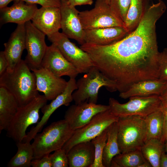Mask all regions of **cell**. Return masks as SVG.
<instances>
[{
	"mask_svg": "<svg viewBox=\"0 0 167 167\" xmlns=\"http://www.w3.org/2000/svg\"><path fill=\"white\" fill-rule=\"evenodd\" d=\"M61 18L60 7L41 6L37 10L31 21L35 27L48 36L59 32Z\"/></svg>",
	"mask_w": 167,
	"mask_h": 167,
	"instance_id": "17",
	"label": "cell"
},
{
	"mask_svg": "<svg viewBox=\"0 0 167 167\" xmlns=\"http://www.w3.org/2000/svg\"><path fill=\"white\" fill-rule=\"evenodd\" d=\"M14 96L6 88L0 86V133L6 130L19 107Z\"/></svg>",
	"mask_w": 167,
	"mask_h": 167,
	"instance_id": "22",
	"label": "cell"
},
{
	"mask_svg": "<svg viewBox=\"0 0 167 167\" xmlns=\"http://www.w3.org/2000/svg\"><path fill=\"white\" fill-rule=\"evenodd\" d=\"M118 126L116 122L111 124L107 128V139L102 157L104 167H110L113 158L121 153L118 144Z\"/></svg>",
	"mask_w": 167,
	"mask_h": 167,
	"instance_id": "23",
	"label": "cell"
},
{
	"mask_svg": "<svg viewBox=\"0 0 167 167\" xmlns=\"http://www.w3.org/2000/svg\"><path fill=\"white\" fill-rule=\"evenodd\" d=\"M77 89L73 93L75 104L84 102L96 104L99 91L104 87L110 92L117 91L116 83L105 75L94 66L76 82Z\"/></svg>",
	"mask_w": 167,
	"mask_h": 167,
	"instance_id": "4",
	"label": "cell"
},
{
	"mask_svg": "<svg viewBox=\"0 0 167 167\" xmlns=\"http://www.w3.org/2000/svg\"><path fill=\"white\" fill-rule=\"evenodd\" d=\"M144 0H131L130 6L124 22V27L130 32L138 26L143 14Z\"/></svg>",
	"mask_w": 167,
	"mask_h": 167,
	"instance_id": "28",
	"label": "cell"
},
{
	"mask_svg": "<svg viewBox=\"0 0 167 167\" xmlns=\"http://www.w3.org/2000/svg\"><path fill=\"white\" fill-rule=\"evenodd\" d=\"M167 87V81L159 78L145 80L134 83L126 91L120 93L119 96L124 99L133 96H160Z\"/></svg>",
	"mask_w": 167,
	"mask_h": 167,
	"instance_id": "20",
	"label": "cell"
},
{
	"mask_svg": "<svg viewBox=\"0 0 167 167\" xmlns=\"http://www.w3.org/2000/svg\"><path fill=\"white\" fill-rule=\"evenodd\" d=\"M25 26L27 52L25 60L31 69L40 68L48 47L45 40L46 35L35 27L31 20L27 22Z\"/></svg>",
	"mask_w": 167,
	"mask_h": 167,
	"instance_id": "10",
	"label": "cell"
},
{
	"mask_svg": "<svg viewBox=\"0 0 167 167\" xmlns=\"http://www.w3.org/2000/svg\"><path fill=\"white\" fill-rule=\"evenodd\" d=\"M21 0L30 4H39L42 7H60V0Z\"/></svg>",
	"mask_w": 167,
	"mask_h": 167,
	"instance_id": "33",
	"label": "cell"
},
{
	"mask_svg": "<svg viewBox=\"0 0 167 167\" xmlns=\"http://www.w3.org/2000/svg\"><path fill=\"white\" fill-rule=\"evenodd\" d=\"M108 128L91 141L95 148L94 161L91 167H104L102 157L103 151L107 139Z\"/></svg>",
	"mask_w": 167,
	"mask_h": 167,
	"instance_id": "29",
	"label": "cell"
},
{
	"mask_svg": "<svg viewBox=\"0 0 167 167\" xmlns=\"http://www.w3.org/2000/svg\"><path fill=\"white\" fill-rule=\"evenodd\" d=\"M74 131L64 119L51 123L37 133L33 139L32 145L33 159L49 155L62 148Z\"/></svg>",
	"mask_w": 167,
	"mask_h": 167,
	"instance_id": "2",
	"label": "cell"
},
{
	"mask_svg": "<svg viewBox=\"0 0 167 167\" xmlns=\"http://www.w3.org/2000/svg\"><path fill=\"white\" fill-rule=\"evenodd\" d=\"M106 2L109 4L110 2V0H106Z\"/></svg>",
	"mask_w": 167,
	"mask_h": 167,
	"instance_id": "43",
	"label": "cell"
},
{
	"mask_svg": "<svg viewBox=\"0 0 167 167\" xmlns=\"http://www.w3.org/2000/svg\"><path fill=\"white\" fill-rule=\"evenodd\" d=\"M66 2L69 5L75 7L82 5H91L93 1V0H68Z\"/></svg>",
	"mask_w": 167,
	"mask_h": 167,
	"instance_id": "37",
	"label": "cell"
},
{
	"mask_svg": "<svg viewBox=\"0 0 167 167\" xmlns=\"http://www.w3.org/2000/svg\"><path fill=\"white\" fill-rule=\"evenodd\" d=\"M26 31L25 24H18L8 40L4 44V52L8 62V71H12L21 60L25 49Z\"/></svg>",
	"mask_w": 167,
	"mask_h": 167,
	"instance_id": "18",
	"label": "cell"
},
{
	"mask_svg": "<svg viewBox=\"0 0 167 167\" xmlns=\"http://www.w3.org/2000/svg\"><path fill=\"white\" fill-rule=\"evenodd\" d=\"M49 155L40 158L33 159L31 163V166L32 167H52Z\"/></svg>",
	"mask_w": 167,
	"mask_h": 167,
	"instance_id": "34",
	"label": "cell"
},
{
	"mask_svg": "<svg viewBox=\"0 0 167 167\" xmlns=\"http://www.w3.org/2000/svg\"><path fill=\"white\" fill-rule=\"evenodd\" d=\"M0 86L14 96L19 107L28 103L39 94L35 75L22 59L12 71H6L0 76Z\"/></svg>",
	"mask_w": 167,
	"mask_h": 167,
	"instance_id": "1",
	"label": "cell"
},
{
	"mask_svg": "<svg viewBox=\"0 0 167 167\" xmlns=\"http://www.w3.org/2000/svg\"><path fill=\"white\" fill-rule=\"evenodd\" d=\"M44 95L39 94L27 104L19 107L6 130V136L16 143L22 141L30 126L37 123L40 109L47 104Z\"/></svg>",
	"mask_w": 167,
	"mask_h": 167,
	"instance_id": "5",
	"label": "cell"
},
{
	"mask_svg": "<svg viewBox=\"0 0 167 167\" xmlns=\"http://www.w3.org/2000/svg\"><path fill=\"white\" fill-rule=\"evenodd\" d=\"M41 67L49 70L56 76L75 78L79 74L76 67L63 56L54 44L48 46Z\"/></svg>",
	"mask_w": 167,
	"mask_h": 167,
	"instance_id": "12",
	"label": "cell"
},
{
	"mask_svg": "<svg viewBox=\"0 0 167 167\" xmlns=\"http://www.w3.org/2000/svg\"><path fill=\"white\" fill-rule=\"evenodd\" d=\"M159 96L161 102V106L167 105V87L164 92Z\"/></svg>",
	"mask_w": 167,
	"mask_h": 167,
	"instance_id": "39",
	"label": "cell"
},
{
	"mask_svg": "<svg viewBox=\"0 0 167 167\" xmlns=\"http://www.w3.org/2000/svg\"><path fill=\"white\" fill-rule=\"evenodd\" d=\"M110 109L109 105L84 102L73 105L66 111L64 119L75 131L88 123L96 114Z\"/></svg>",
	"mask_w": 167,
	"mask_h": 167,
	"instance_id": "11",
	"label": "cell"
},
{
	"mask_svg": "<svg viewBox=\"0 0 167 167\" xmlns=\"http://www.w3.org/2000/svg\"><path fill=\"white\" fill-rule=\"evenodd\" d=\"M61 29L62 33L69 38L74 39L82 45L85 43L84 31L81 23L79 12L75 7L61 1Z\"/></svg>",
	"mask_w": 167,
	"mask_h": 167,
	"instance_id": "13",
	"label": "cell"
},
{
	"mask_svg": "<svg viewBox=\"0 0 167 167\" xmlns=\"http://www.w3.org/2000/svg\"><path fill=\"white\" fill-rule=\"evenodd\" d=\"M140 151L145 159L152 167H160L161 155L165 150L164 143L161 140L151 139L146 141Z\"/></svg>",
	"mask_w": 167,
	"mask_h": 167,
	"instance_id": "26",
	"label": "cell"
},
{
	"mask_svg": "<svg viewBox=\"0 0 167 167\" xmlns=\"http://www.w3.org/2000/svg\"><path fill=\"white\" fill-rule=\"evenodd\" d=\"M164 143L165 151L167 154V139L165 140Z\"/></svg>",
	"mask_w": 167,
	"mask_h": 167,
	"instance_id": "42",
	"label": "cell"
},
{
	"mask_svg": "<svg viewBox=\"0 0 167 167\" xmlns=\"http://www.w3.org/2000/svg\"><path fill=\"white\" fill-rule=\"evenodd\" d=\"M144 118L146 126V141L154 139L161 140L164 127V116L161 106Z\"/></svg>",
	"mask_w": 167,
	"mask_h": 167,
	"instance_id": "24",
	"label": "cell"
},
{
	"mask_svg": "<svg viewBox=\"0 0 167 167\" xmlns=\"http://www.w3.org/2000/svg\"><path fill=\"white\" fill-rule=\"evenodd\" d=\"M152 166L150 163L148 161H146L142 164H141L139 167H151Z\"/></svg>",
	"mask_w": 167,
	"mask_h": 167,
	"instance_id": "41",
	"label": "cell"
},
{
	"mask_svg": "<svg viewBox=\"0 0 167 167\" xmlns=\"http://www.w3.org/2000/svg\"><path fill=\"white\" fill-rule=\"evenodd\" d=\"M61 2L67 1L68 0H60Z\"/></svg>",
	"mask_w": 167,
	"mask_h": 167,
	"instance_id": "44",
	"label": "cell"
},
{
	"mask_svg": "<svg viewBox=\"0 0 167 167\" xmlns=\"http://www.w3.org/2000/svg\"><path fill=\"white\" fill-rule=\"evenodd\" d=\"M130 2L131 0H110L109 5L111 11L124 23L126 17Z\"/></svg>",
	"mask_w": 167,
	"mask_h": 167,
	"instance_id": "30",
	"label": "cell"
},
{
	"mask_svg": "<svg viewBox=\"0 0 167 167\" xmlns=\"http://www.w3.org/2000/svg\"><path fill=\"white\" fill-rule=\"evenodd\" d=\"M16 0H0V9L7 6V5L11 2Z\"/></svg>",
	"mask_w": 167,
	"mask_h": 167,
	"instance_id": "40",
	"label": "cell"
},
{
	"mask_svg": "<svg viewBox=\"0 0 167 167\" xmlns=\"http://www.w3.org/2000/svg\"><path fill=\"white\" fill-rule=\"evenodd\" d=\"M160 167H167V154L165 150L162 153L161 157Z\"/></svg>",
	"mask_w": 167,
	"mask_h": 167,
	"instance_id": "38",
	"label": "cell"
},
{
	"mask_svg": "<svg viewBox=\"0 0 167 167\" xmlns=\"http://www.w3.org/2000/svg\"><path fill=\"white\" fill-rule=\"evenodd\" d=\"M79 16L84 30L124 27V23L112 12L106 0H96L94 8L79 11Z\"/></svg>",
	"mask_w": 167,
	"mask_h": 167,
	"instance_id": "8",
	"label": "cell"
},
{
	"mask_svg": "<svg viewBox=\"0 0 167 167\" xmlns=\"http://www.w3.org/2000/svg\"><path fill=\"white\" fill-rule=\"evenodd\" d=\"M147 161L140 150L122 153L112 159L111 167H139Z\"/></svg>",
	"mask_w": 167,
	"mask_h": 167,
	"instance_id": "27",
	"label": "cell"
},
{
	"mask_svg": "<svg viewBox=\"0 0 167 167\" xmlns=\"http://www.w3.org/2000/svg\"><path fill=\"white\" fill-rule=\"evenodd\" d=\"M127 102L121 104L112 97L109 105L112 113L118 117L137 116L144 118L161 106L159 96L131 97Z\"/></svg>",
	"mask_w": 167,
	"mask_h": 167,
	"instance_id": "6",
	"label": "cell"
},
{
	"mask_svg": "<svg viewBox=\"0 0 167 167\" xmlns=\"http://www.w3.org/2000/svg\"><path fill=\"white\" fill-rule=\"evenodd\" d=\"M117 122L118 142L121 153L140 150L146 139L144 118L137 116L119 117Z\"/></svg>",
	"mask_w": 167,
	"mask_h": 167,
	"instance_id": "3",
	"label": "cell"
},
{
	"mask_svg": "<svg viewBox=\"0 0 167 167\" xmlns=\"http://www.w3.org/2000/svg\"><path fill=\"white\" fill-rule=\"evenodd\" d=\"M49 156L52 167H69L67 154L62 148L54 151L53 154H49Z\"/></svg>",
	"mask_w": 167,
	"mask_h": 167,
	"instance_id": "31",
	"label": "cell"
},
{
	"mask_svg": "<svg viewBox=\"0 0 167 167\" xmlns=\"http://www.w3.org/2000/svg\"><path fill=\"white\" fill-rule=\"evenodd\" d=\"M37 9L36 4L16 0L11 6L0 9V26L9 23L25 24L31 20Z\"/></svg>",
	"mask_w": 167,
	"mask_h": 167,
	"instance_id": "16",
	"label": "cell"
},
{
	"mask_svg": "<svg viewBox=\"0 0 167 167\" xmlns=\"http://www.w3.org/2000/svg\"><path fill=\"white\" fill-rule=\"evenodd\" d=\"M8 65V62L4 51L0 52V76L6 70Z\"/></svg>",
	"mask_w": 167,
	"mask_h": 167,
	"instance_id": "36",
	"label": "cell"
},
{
	"mask_svg": "<svg viewBox=\"0 0 167 167\" xmlns=\"http://www.w3.org/2000/svg\"><path fill=\"white\" fill-rule=\"evenodd\" d=\"M17 151L7 164L8 167H30L33 159V150L30 142L16 143Z\"/></svg>",
	"mask_w": 167,
	"mask_h": 167,
	"instance_id": "25",
	"label": "cell"
},
{
	"mask_svg": "<svg viewBox=\"0 0 167 167\" xmlns=\"http://www.w3.org/2000/svg\"><path fill=\"white\" fill-rule=\"evenodd\" d=\"M31 70L36 76L37 91L43 93L47 101L54 99L65 89L67 81L47 69L40 67Z\"/></svg>",
	"mask_w": 167,
	"mask_h": 167,
	"instance_id": "14",
	"label": "cell"
},
{
	"mask_svg": "<svg viewBox=\"0 0 167 167\" xmlns=\"http://www.w3.org/2000/svg\"><path fill=\"white\" fill-rule=\"evenodd\" d=\"M118 118L110 109L97 113L85 125L74 131L71 137L62 148L67 154L75 144L91 141L113 123L117 122Z\"/></svg>",
	"mask_w": 167,
	"mask_h": 167,
	"instance_id": "7",
	"label": "cell"
},
{
	"mask_svg": "<svg viewBox=\"0 0 167 167\" xmlns=\"http://www.w3.org/2000/svg\"><path fill=\"white\" fill-rule=\"evenodd\" d=\"M84 31L85 43L99 45L116 42L129 33L124 27L121 26L88 29Z\"/></svg>",
	"mask_w": 167,
	"mask_h": 167,
	"instance_id": "19",
	"label": "cell"
},
{
	"mask_svg": "<svg viewBox=\"0 0 167 167\" xmlns=\"http://www.w3.org/2000/svg\"><path fill=\"white\" fill-rule=\"evenodd\" d=\"M48 40L59 49L65 58L80 73H86L94 66L89 55L71 42L62 32H58L47 36Z\"/></svg>",
	"mask_w": 167,
	"mask_h": 167,
	"instance_id": "9",
	"label": "cell"
},
{
	"mask_svg": "<svg viewBox=\"0 0 167 167\" xmlns=\"http://www.w3.org/2000/svg\"><path fill=\"white\" fill-rule=\"evenodd\" d=\"M162 109L164 116V127L162 138L161 141L164 143L167 139V105L162 106Z\"/></svg>",
	"mask_w": 167,
	"mask_h": 167,
	"instance_id": "35",
	"label": "cell"
},
{
	"mask_svg": "<svg viewBox=\"0 0 167 167\" xmlns=\"http://www.w3.org/2000/svg\"><path fill=\"white\" fill-rule=\"evenodd\" d=\"M70 167H91L95 159V148L91 141L79 143L67 154Z\"/></svg>",
	"mask_w": 167,
	"mask_h": 167,
	"instance_id": "21",
	"label": "cell"
},
{
	"mask_svg": "<svg viewBox=\"0 0 167 167\" xmlns=\"http://www.w3.org/2000/svg\"><path fill=\"white\" fill-rule=\"evenodd\" d=\"M159 78L167 81V48L159 53L158 60Z\"/></svg>",
	"mask_w": 167,
	"mask_h": 167,
	"instance_id": "32",
	"label": "cell"
},
{
	"mask_svg": "<svg viewBox=\"0 0 167 167\" xmlns=\"http://www.w3.org/2000/svg\"><path fill=\"white\" fill-rule=\"evenodd\" d=\"M76 82L75 78H70L64 90L52 100L50 103L46 104L42 108L41 110L43 115L36 126L32 127L30 130L31 135L35 136L41 131L50 117L57 109L62 105L68 106L70 105L73 101V93L77 89Z\"/></svg>",
	"mask_w": 167,
	"mask_h": 167,
	"instance_id": "15",
	"label": "cell"
}]
</instances>
